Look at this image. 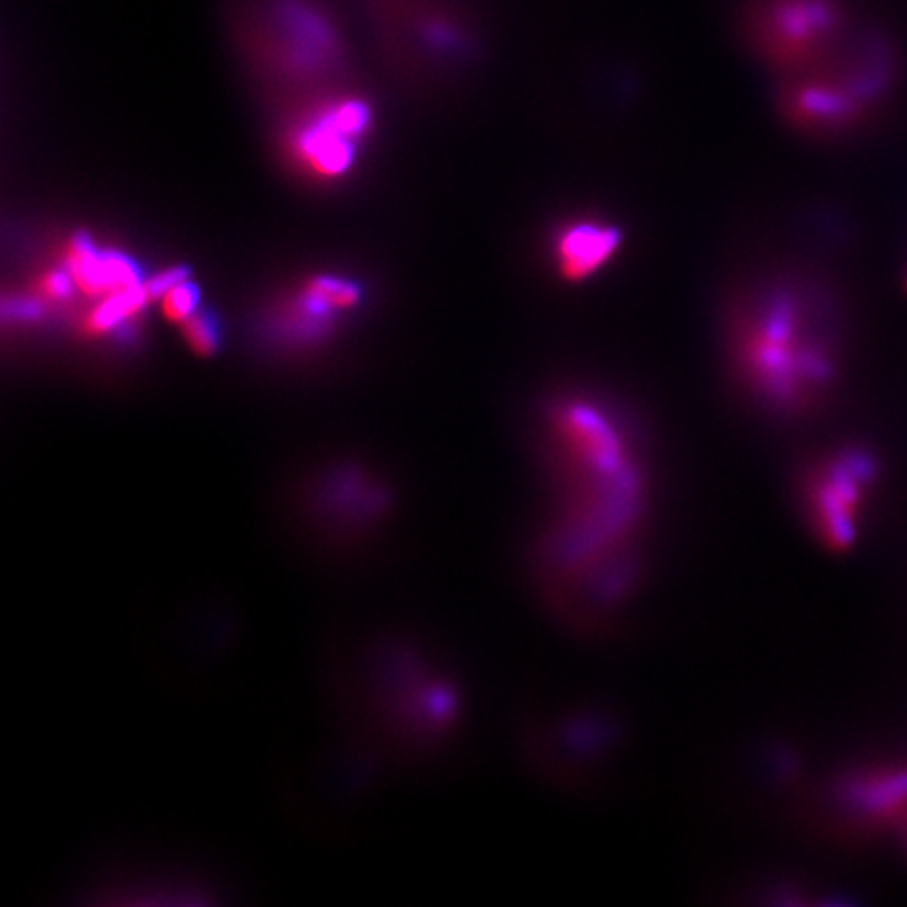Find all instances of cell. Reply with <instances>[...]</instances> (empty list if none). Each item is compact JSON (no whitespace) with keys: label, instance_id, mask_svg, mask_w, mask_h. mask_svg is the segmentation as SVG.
Segmentation results:
<instances>
[{"label":"cell","instance_id":"obj_1","mask_svg":"<svg viewBox=\"0 0 907 907\" xmlns=\"http://www.w3.org/2000/svg\"><path fill=\"white\" fill-rule=\"evenodd\" d=\"M548 513L538 571L557 605L605 615L637 580L649 466L635 420L608 393L559 387L536 417Z\"/></svg>","mask_w":907,"mask_h":907},{"label":"cell","instance_id":"obj_2","mask_svg":"<svg viewBox=\"0 0 907 907\" xmlns=\"http://www.w3.org/2000/svg\"><path fill=\"white\" fill-rule=\"evenodd\" d=\"M321 685L335 727L358 737L389 767L435 757L458 734V681L404 626L343 624L326 638Z\"/></svg>","mask_w":907,"mask_h":907},{"label":"cell","instance_id":"obj_3","mask_svg":"<svg viewBox=\"0 0 907 907\" xmlns=\"http://www.w3.org/2000/svg\"><path fill=\"white\" fill-rule=\"evenodd\" d=\"M721 339L739 397L773 420L807 417L838 378L832 301L798 271H760L741 282L725 303Z\"/></svg>","mask_w":907,"mask_h":907},{"label":"cell","instance_id":"obj_4","mask_svg":"<svg viewBox=\"0 0 907 907\" xmlns=\"http://www.w3.org/2000/svg\"><path fill=\"white\" fill-rule=\"evenodd\" d=\"M392 484L364 465H326L301 477L282 500V530L307 557L330 567L369 564L399 521Z\"/></svg>","mask_w":907,"mask_h":907},{"label":"cell","instance_id":"obj_5","mask_svg":"<svg viewBox=\"0 0 907 907\" xmlns=\"http://www.w3.org/2000/svg\"><path fill=\"white\" fill-rule=\"evenodd\" d=\"M387 767L364 741L337 727L286 769V805L303 824L337 832L366 809Z\"/></svg>","mask_w":907,"mask_h":907},{"label":"cell","instance_id":"obj_6","mask_svg":"<svg viewBox=\"0 0 907 907\" xmlns=\"http://www.w3.org/2000/svg\"><path fill=\"white\" fill-rule=\"evenodd\" d=\"M886 61L874 49L855 59L821 61L775 78V107L790 128L805 135H832L858 121L868 103L883 95Z\"/></svg>","mask_w":907,"mask_h":907},{"label":"cell","instance_id":"obj_7","mask_svg":"<svg viewBox=\"0 0 907 907\" xmlns=\"http://www.w3.org/2000/svg\"><path fill=\"white\" fill-rule=\"evenodd\" d=\"M842 30L838 0H739L737 32L762 70L794 75L830 55Z\"/></svg>","mask_w":907,"mask_h":907},{"label":"cell","instance_id":"obj_8","mask_svg":"<svg viewBox=\"0 0 907 907\" xmlns=\"http://www.w3.org/2000/svg\"><path fill=\"white\" fill-rule=\"evenodd\" d=\"M876 473L874 454L861 445H844L805 466L798 502L810 534L832 551H847L859 536L861 509Z\"/></svg>","mask_w":907,"mask_h":907},{"label":"cell","instance_id":"obj_9","mask_svg":"<svg viewBox=\"0 0 907 907\" xmlns=\"http://www.w3.org/2000/svg\"><path fill=\"white\" fill-rule=\"evenodd\" d=\"M622 225L599 211H574L551 223L542 238V257L555 280L585 286L612 268L624 248Z\"/></svg>","mask_w":907,"mask_h":907},{"label":"cell","instance_id":"obj_10","mask_svg":"<svg viewBox=\"0 0 907 907\" xmlns=\"http://www.w3.org/2000/svg\"><path fill=\"white\" fill-rule=\"evenodd\" d=\"M838 805L859 819L883 821L907 809V764L861 769L840 780Z\"/></svg>","mask_w":907,"mask_h":907},{"label":"cell","instance_id":"obj_11","mask_svg":"<svg viewBox=\"0 0 907 907\" xmlns=\"http://www.w3.org/2000/svg\"><path fill=\"white\" fill-rule=\"evenodd\" d=\"M298 154L314 171L335 174L349 165L347 135L324 116L321 124L298 137Z\"/></svg>","mask_w":907,"mask_h":907},{"label":"cell","instance_id":"obj_12","mask_svg":"<svg viewBox=\"0 0 907 907\" xmlns=\"http://www.w3.org/2000/svg\"><path fill=\"white\" fill-rule=\"evenodd\" d=\"M197 293L194 286L177 282L162 295V311L169 319L183 321L190 318L196 309Z\"/></svg>","mask_w":907,"mask_h":907},{"label":"cell","instance_id":"obj_13","mask_svg":"<svg viewBox=\"0 0 907 907\" xmlns=\"http://www.w3.org/2000/svg\"><path fill=\"white\" fill-rule=\"evenodd\" d=\"M183 335L188 344L200 355H208L217 349V330L202 316L192 314L190 318L183 319Z\"/></svg>","mask_w":907,"mask_h":907}]
</instances>
